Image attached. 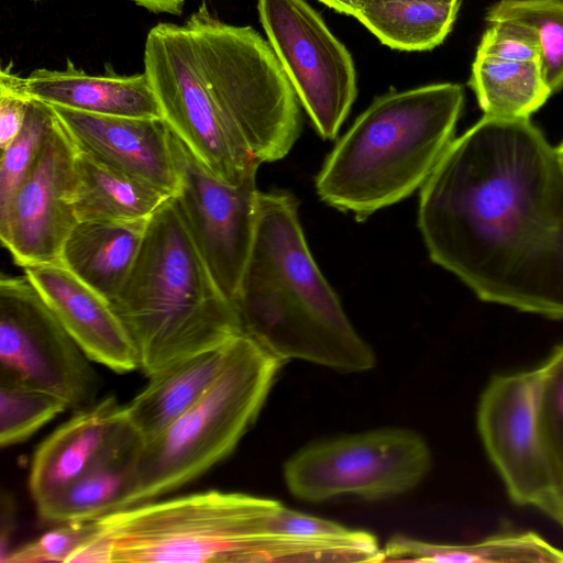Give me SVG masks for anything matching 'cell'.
<instances>
[{"label": "cell", "mask_w": 563, "mask_h": 563, "mask_svg": "<svg viewBox=\"0 0 563 563\" xmlns=\"http://www.w3.org/2000/svg\"><path fill=\"white\" fill-rule=\"evenodd\" d=\"M420 189L434 264L482 301L563 320V167L530 118L484 115Z\"/></svg>", "instance_id": "6da1fadb"}, {"label": "cell", "mask_w": 563, "mask_h": 563, "mask_svg": "<svg viewBox=\"0 0 563 563\" xmlns=\"http://www.w3.org/2000/svg\"><path fill=\"white\" fill-rule=\"evenodd\" d=\"M144 71L165 120L191 140L239 133L261 163L285 157L301 131L299 100L269 43L203 2L183 24L152 27Z\"/></svg>", "instance_id": "7a4b0ae2"}, {"label": "cell", "mask_w": 563, "mask_h": 563, "mask_svg": "<svg viewBox=\"0 0 563 563\" xmlns=\"http://www.w3.org/2000/svg\"><path fill=\"white\" fill-rule=\"evenodd\" d=\"M298 207L288 191H260L255 238L233 301L243 333L284 363L368 371L375 354L311 255Z\"/></svg>", "instance_id": "3957f363"}, {"label": "cell", "mask_w": 563, "mask_h": 563, "mask_svg": "<svg viewBox=\"0 0 563 563\" xmlns=\"http://www.w3.org/2000/svg\"><path fill=\"white\" fill-rule=\"evenodd\" d=\"M463 106V87L452 82L377 97L327 156L320 200L364 221L411 196L455 139Z\"/></svg>", "instance_id": "277c9868"}, {"label": "cell", "mask_w": 563, "mask_h": 563, "mask_svg": "<svg viewBox=\"0 0 563 563\" xmlns=\"http://www.w3.org/2000/svg\"><path fill=\"white\" fill-rule=\"evenodd\" d=\"M111 305L147 377L243 333L234 303L213 279L174 197L150 218L137 260Z\"/></svg>", "instance_id": "5b68a950"}, {"label": "cell", "mask_w": 563, "mask_h": 563, "mask_svg": "<svg viewBox=\"0 0 563 563\" xmlns=\"http://www.w3.org/2000/svg\"><path fill=\"white\" fill-rule=\"evenodd\" d=\"M277 500L206 490L147 501L97 519L112 563H335L341 544L266 532Z\"/></svg>", "instance_id": "8992f818"}, {"label": "cell", "mask_w": 563, "mask_h": 563, "mask_svg": "<svg viewBox=\"0 0 563 563\" xmlns=\"http://www.w3.org/2000/svg\"><path fill=\"white\" fill-rule=\"evenodd\" d=\"M283 364L249 335L235 336L203 396L143 442L122 509L178 489L229 456L255 422Z\"/></svg>", "instance_id": "52a82bcc"}, {"label": "cell", "mask_w": 563, "mask_h": 563, "mask_svg": "<svg viewBox=\"0 0 563 563\" xmlns=\"http://www.w3.org/2000/svg\"><path fill=\"white\" fill-rule=\"evenodd\" d=\"M430 467V449L419 433L384 428L305 446L286 461L284 478L305 501L344 495L378 500L413 489Z\"/></svg>", "instance_id": "ba28073f"}, {"label": "cell", "mask_w": 563, "mask_h": 563, "mask_svg": "<svg viewBox=\"0 0 563 563\" xmlns=\"http://www.w3.org/2000/svg\"><path fill=\"white\" fill-rule=\"evenodd\" d=\"M24 275L0 280V378L43 390L79 410L96 402L99 377Z\"/></svg>", "instance_id": "9c48e42d"}, {"label": "cell", "mask_w": 563, "mask_h": 563, "mask_svg": "<svg viewBox=\"0 0 563 563\" xmlns=\"http://www.w3.org/2000/svg\"><path fill=\"white\" fill-rule=\"evenodd\" d=\"M260 21L283 70L324 140H334L355 100L347 48L306 0H257Z\"/></svg>", "instance_id": "30bf717a"}, {"label": "cell", "mask_w": 563, "mask_h": 563, "mask_svg": "<svg viewBox=\"0 0 563 563\" xmlns=\"http://www.w3.org/2000/svg\"><path fill=\"white\" fill-rule=\"evenodd\" d=\"M173 151L179 174L175 201L213 279L233 302L255 238L260 190L256 184L219 179L174 133Z\"/></svg>", "instance_id": "8fae6325"}, {"label": "cell", "mask_w": 563, "mask_h": 563, "mask_svg": "<svg viewBox=\"0 0 563 563\" xmlns=\"http://www.w3.org/2000/svg\"><path fill=\"white\" fill-rule=\"evenodd\" d=\"M540 386V366L493 377L478 402L477 427L509 498L543 511L553 484L538 423Z\"/></svg>", "instance_id": "7c38bea8"}, {"label": "cell", "mask_w": 563, "mask_h": 563, "mask_svg": "<svg viewBox=\"0 0 563 563\" xmlns=\"http://www.w3.org/2000/svg\"><path fill=\"white\" fill-rule=\"evenodd\" d=\"M76 155L77 146L58 118L0 214L1 243L16 265L60 262L65 241L79 222L74 207Z\"/></svg>", "instance_id": "4fadbf2b"}, {"label": "cell", "mask_w": 563, "mask_h": 563, "mask_svg": "<svg viewBox=\"0 0 563 563\" xmlns=\"http://www.w3.org/2000/svg\"><path fill=\"white\" fill-rule=\"evenodd\" d=\"M77 148L174 197L179 174L163 118L101 115L52 106Z\"/></svg>", "instance_id": "5bb4252c"}, {"label": "cell", "mask_w": 563, "mask_h": 563, "mask_svg": "<svg viewBox=\"0 0 563 563\" xmlns=\"http://www.w3.org/2000/svg\"><path fill=\"white\" fill-rule=\"evenodd\" d=\"M24 275L85 354L117 373L139 368L134 343L111 302L62 262L31 265Z\"/></svg>", "instance_id": "9a60e30c"}, {"label": "cell", "mask_w": 563, "mask_h": 563, "mask_svg": "<svg viewBox=\"0 0 563 563\" xmlns=\"http://www.w3.org/2000/svg\"><path fill=\"white\" fill-rule=\"evenodd\" d=\"M125 423L123 405L107 397L79 409L34 452L29 486L35 505L81 475L104 452Z\"/></svg>", "instance_id": "2e32d148"}, {"label": "cell", "mask_w": 563, "mask_h": 563, "mask_svg": "<svg viewBox=\"0 0 563 563\" xmlns=\"http://www.w3.org/2000/svg\"><path fill=\"white\" fill-rule=\"evenodd\" d=\"M26 92L55 107L117 117L162 118L147 75H89L67 60L64 69L40 68L25 78Z\"/></svg>", "instance_id": "e0dca14e"}, {"label": "cell", "mask_w": 563, "mask_h": 563, "mask_svg": "<svg viewBox=\"0 0 563 563\" xmlns=\"http://www.w3.org/2000/svg\"><path fill=\"white\" fill-rule=\"evenodd\" d=\"M143 439L125 423L104 452L81 475L36 505L53 523L95 520L121 510L131 489Z\"/></svg>", "instance_id": "ac0fdd59"}, {"label": "cell", "mask_w": 563, "mask_h": 563, "mask_svg": "<svg viewBox=\"0 0 563 563\" xmlns=\"http://www.w3.org/2000/svg\"><path fill=\"white\" fill-rule=\"evenodd\" d=\"M230 342L159 369L123 405L125 419L143 441L162 433L203 396L223 368Z\"/></svg>", "instance_id": "d6986e66"}, {"label": "cell", "mask_w": 563, "mask_h": 563, "mask_svg": "<svg viewBox=\"0 0 563 563\" xmlns=\"http://www.w3.org/2000/svg\"><path fill=\"white\" fill-rule=\"evenodd\" d=\"M148 220L79 221L65 241L60 262L112 302L137 260Z\"/></svg>", "instance_id": "ffe728a7"}, {"label": "cell", "mask_w": 563, "mask_h": 563, "mask_svg": "<svg viewBox=\"0 0 563 563\" xmlns=\"http://www.w3.org/2000/svg\"><path fill=\"white\" fill-rule=\"evenodd\" d=\"M169 198L77 148L74 207L78 221L148 219Z\"/></svg>", "instance_id": "44dd1931"}, {"label": "cell", "mask_w": 563, "mask_h": 563, "mask_svg": "<svg viewBox=\"0 0 563 563\" xmlns=\"http://www.w3.org/2000/svg\"><path fill=\"white\" fill-rule=\"evenodd\" d=\"M384 562H563V551L533 532H504L472 544H443L402 534L383 549Z\"/></svg>", "instance_id": "7402d4cb"}, {"label": "cell", "mask_w": 563, "mask_h": 563, "mask_svg": "<svg viewBox=\"0 0 563 563\" xmlns=\"http://www.w3.org/2000/svg\"><path fill=\"white\" fill-rule=\"evenodd\" d=\"M468 85L485 117L528 119L552 95L540 60L511 62L476 54Z\"/></svg>", "instance_id": "603a6c76"}, {"label": "cell", "mask_w": 563, "mask_h": 563, "mask_svg": "<svg viewBox=\"0 0 563 563\" xmlns=\"http://www.w3.org/2000/svg\"><path fill=\"white\" fill-rule=\"evenodd\" d=\"M461 2L369 0L355 18L391 48L428 51L450 33Z\"/></svg>", "instance_id": "cb8c5ba5"}, {"label": "cell", "mask_w": 563, "mask_h": 563, "mask_svg": "<svg viewBox=\"0 0 563 563\" xmlns=\"http://www.w3.org/2000/svg\"><path fill=\"white\" fill-rule=\"evenodd\" d=\"M520 21L537 33L544 79L553 92L563 88V0H499L486 13L488 23Z\"/></svg>", "instance_id": "d4e9b609"}, {"label": "cell", "mask_w": 563, "mask_h": 563, "mask_svg": "<svg viewBox=\"0 0 563 563\" xmlns=\"http://www.w3.org/2000/svg\"><path fill=\"white\" fill-rule=\"evenodd\" d=\"M540 368L538 423L553 484V499L543 512L552 517L563 511V344Z\"/></svg>", "instance_id": "484cf974"}, {"label": "cell", "mask_w": 563, "mask_h": 563, "mask_svg": "<svg viewBox=\"0 0 563 563\" xmlns=\"http://www.w3.org/2000/svg\"><path fill=\"white\" fill-rule=\"evenodd\" d=\"M57 119L51 104L31 97L22 129L2 150L0 214L7 210L16 189L37 159Z\"/></svg>", "instance_id": "4316f807"}, {"label": "cell", "mask_w": 563, "mask_h": 563, "mask_svg": "<svg viewBox=\"0 0 563 563\" xmlns=\"http://www.w3.org/2000/svg\"><path fill=\"white\" fill-rule=\"evenodd\" d=\"M67 404L48 393L0 378V444L2 448L27 440L59 413Z\"/></svg>", "instance_id": "83f0119b"}, {"label": "cell", "mask_w": 563, "mask_h": 563, "mask_svg": "<svg viewBox=\"0 0 563 563\" xmlns=\"http://www.w3.org/2000/svg\"><path fill=\"white\" fill-rule=\"evenodd\" d=\"M59 525L41 537L13 548L4 563H67L70 555L98 531L97 519Z\"/></svg>", "instance_id": "f1b7e54d"}, {"label": "cell", "mask_w": 563, "mask_h": 563, "mask_svg": "<svg viewBox=\"0 0 563 563\" xmlns=\"http://www.w3.org/2000/svg\"><path fill=\"white\" fill-rule=\"evenodd\" d=\"M476 54L504 60H540L541 49L536 31L520 21L489 23L484 32Z\"/></svg>", "instance_id": "f546056e"}, {"label": "cell", "mask_w": 563, "mask_h": 563, "mask_svg": "<svg viewBox=\"0 0 563 563\" xmlns=\"http://www.w3.org/2000/svg\"><path fill=\"white\" fill-rule=\"evenodd\" d=\"M271 536L306 540H346L361 534L363 530L349 529L338 522L299 512L279 501L271 510L265 522Z\"/></svg>", "instance_id": "4dcf8cb0"}, {"label": "cell", "mask_w": 563, "mask_h": 563, "mask_svg": "<svg viewBox=\"0 0 563 563\" xmlns=\"http://www.w3.org/2000/svg\"><path fill=\"white\" fill-rule=\"evenodd\" d=\"M31 96L25 78L12 71L9 64L0 71V147L4 150L16 136L25 121Z\"/></svg>", "instance_id": "1f68e13d"}, {"label": "cell", "mask_w": 563, "mask_h": 563, "mask_svg": "<svg viewBox=\"0 0 563 563\" xmlns=\"http://www.w3.org/2000/svg\"><path fill=\"white\" fill-rule=\"evenodd\" d=\"M16 522V506L12 495L1 493L0 498V562L4 563L11 547Z\"/></svg>", "instance_id": "d6a6232c"}, {"label": "cell", "mask_w": 563, "mask_h": 563, "mask_svg": "<svg viewBox=\"0 0 563 563\" xmlns=\"http://www.w3.org/2000/svg\"><path fill=\"white\" fill-rule=\"evenodd\" d=\"M137 5L155 12L179 15L183 11L185 0H132Z\"/></svg>", "instance_id": "836d02e7"}, {"label": "cell", "mask_w": 563, "mask_h": 563, "mask_svg": "<svg viewBox=\"0 0 563 563\" xmlns=\"http://www.w3.org/2000/svg\"><path fill=\"white\" fill-rule=\"evenodd\" d=\"M325 5L330 7L331 9L349 14L352 16H356L357 13L361 11V9L364 5V0H318Z\"/></svg>", "instance_id": "e575fe53"}, {"label": "cell", "mask_w": 563, "mask_h": 563, "mask_svg": "<svg viewBox=\"0 0 563 563\" xmlns=\"http://www.w3.org/2000/svg\"><path fill=\"white\" fill-rule=\"evenodd\" d=\"M556 152H558V156L561 162V165L563 167V142L559 146H556Z\"/></svg>", "instance_id": "d590c367"}, {"label": "cell", "mask_w": 563, "mask_h": 563, "mask_svg": "<svg viewBox=\"0 0 563 563\" xmlns=\"http://www.w3.org/2000/svg\"><path fill=\"white\" fill-rule=\"evenodd\" d=\"M367 1H369V0H364V3L367 2ZM421 1L452 3V2H459V1H462V0H421Z\"/></svg>", "instance_id": "8d00e7d4"}, {"label": "cell", "mask_w": 563, "mask_h": 563, "mask_svg": "<svg viewBox=\"0 0 563 563\" xmlns=\"http://www.w3.org/2000/svg\"><path fill=\"white\" fill-rule=\"evenodd\" d=\"M33 1H37V0H33Z\"/></svg>", "instance_id": "74e56055"}]
</instances>
